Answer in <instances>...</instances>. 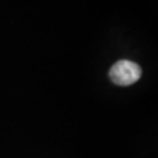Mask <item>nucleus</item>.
<instances>
[{
    "mask_svg": "<svg viewBox=\"0 0 158 158\" xmlns=\"http://www.w3.org/2000/svg\"><path fill=\"white\" fill-rule=\"evenodd\" d=\"M142 69L137 63L129 60H121L110 68L109 77L115 85H130L141 79Z\"/></svg>",
    "mask_w": 158,
    "mask_h": 158,
    "instance_id": "nucleus-1",
    "label": "nucleus"
}]
</instances>
